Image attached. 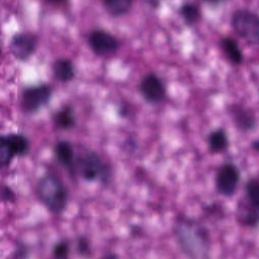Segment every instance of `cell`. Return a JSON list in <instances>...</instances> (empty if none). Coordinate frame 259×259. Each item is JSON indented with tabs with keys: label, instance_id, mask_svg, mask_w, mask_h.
<instances>
[{
	"label": "cell",
	"instance_id": "25",
	"mask_svg": "<svg viewBox=\"0 0 259 259\" xmlns=\"http://www.w3.org/2000/svg\"><path fill=\"white\" fill-rule=\"evenodd\" d=\"M99 259H118L117 258V256L115 255V254H113V253H107V254H104L101 258H99Z\"/></svg>",
	"mask_w": 259,
	"mask_h": 259
},
{
	"label": "cell",
	"instance_id": "15",
	"mask_svg": "<svg viewBox=\"0 0 259 259\" xmlns=\"http://www.w3.org/2000/svg\"><path fill=\"white\" fill-rule=\"evenodd\" d=\"M208 149L211 153H222L229 147V139L224 128H217L207 137Z\"/></svg>",
	"mask_w": 259,
	"mask_h": 259
},
{
	"label": "cell",
	"instance_id": "16",
	"mask_svg": "<svg viewBox=\"0 0 259 259\" xmlns=\"http://www.w3.org/2000/svg\"><path fill=\"white\" fill-rule=\"evenodd\" d=\"M54 122L56 126L62 130H68L74 126L75 117L73 110L70 106H65L54 114Z\"/></svg>",
	"mask_w": 259,
	"mask_h": 259
},
{
	"label": "cell",
	"instance_id": "26",
	"mask_svg": "<svg viewBox=\"0 0 259 259\" xmlns=\"http://www.w3.org/2000/svg\"><path fill=\"white\" fill-rule=\"evenodd\" d=\"M146 2H147L148 4H150V5H151L152 7H154V8L158 7V6H159V3H160L159 0H146Z\"/></svg>",
	"mask_w": 259,
	"mask_h": 259
},
{
	"label": "cell",
	"instance_id": "17",
	"mask_svg": "<svg viewBox=\"0 0 259 259\" xmlns=\"http://www.w3.org/2000/svg\"><path fill=\"white\" fill-rule=\"evenodd\" d=\"M222 49L229 60L234 64H240L243 60L242 52L235 39L231 37H225L222 39Z\"/></svg>",
	"mask_w": 259,
	"mask_h": 259
},
{
	"label": "cell",
	"instance_id": "24",
	"mask_svg": "<svg viewBox=\"0 0 259 259\" xmlns=\"http://www.w3.org/2000/svg\"><path fill=\"white\" fill-rule=\"evenodd\" d=\"M78 251L81 255H85L88 254L89 252V244L88 241L86 239H79L78 241Z\"/></svg>",
	"mask_w": 259,
	"mask_h": 259
},
{
	"label": "cell",
	"instance_id": "23",
	"mask_svg": "<svg viewBox=\"0 0 259 259\" xmlns=\"http://www.w3.org/2000/svg\"><path fill=\"white\" fill-rule=\"evenodd\" d=\"M28 250L24 245H19L15 248V251L13 253V257L14 259H26L29 255H28Z\"/></svg>",
	"mask_w": 259,
	"mask_h": 259
},
{
	"label": "cell",
	"instance_id": "2",
	"mask_svg": "<svg viewBox=\"0 0 259 259\" xmlns=\"http://www.w3.org/2000/svg\"><path fill=\"white\" fill-rule=\"evenodd\" d=\"M36 195L48 210L61 213L68 204V190L62 180L52 173L42 175L36 183Z\"/></svg>",
	"mask_w": 259,
	"mask_h": 259
},
{
	"label": "cell",
	"instance_id": "22",
	"mask_svg": "<svg viewBox=\"0 0 259 259\" xmlns=\"http://www.w3.org/2000/svg\"><path fill=\"white\" fill-rule=\"evenodd\" d=\"M1 199L5 202H12L15 199V192L8 185H3L1 188Z\"/></svg>",
	"mask_w": 259,
	"mask_h": 259
},
{
	"label": "cell",
	"instance_id": "3",
	"mask_svg": "<svg viewBox=\"0 0 259 259\" xmlns=\"http://www.w3.org/2000/svg\"><path fill=\"white\" fill-rule=\"evenodd\" d=\"M75 172H77L86 181H95L101 179L108 182L111 171L93 150H86L75 160Z\"/></svg>",
	"mask_w": 259,
	"mask_h": 259
},
{
	"label": "cell",
	"instance_id": "11",
	"mask_svg": "<svg viewBox=\"0 0 259 259\" xmlns=\"http://www.w3.org/2000/svg\"><path fill=\"white\" fill-rule=\"evenodd\" d=\"M54 152L57 160L70 172H75V158L72 145L68 141H60L56 144Z\"/></svg>",
	"mask_w": 259,
	"mask_h": 259
},
{
	"label": "cell",
	"instance_id": "28",
	"mask_svg": "<svg viewBox=\"0 0 259 259\" xmlns=\"http://www.w3.org/2000/svg\"><path fill=\"white\" fill-rule=\"evenodd\" d=\"M46 1H48L50 3H62L64 1H66V0H46Z\"/></svg>",
	"mask_w": 259,
	"mask_h": 259
},
{
	"label": "cell",
	"instance_id": "19",
	"mask_svg": "<svg viewBox=\"0 0 259 259\" xmlns=\"http://www.w3.org/2000/svg\"><path fill=\"white\" fill-rule=\"evenodd\" d=\"M181 17L183 18L184 22L188 25H192L196 23L200 18V11L197 5L193 3H184L179 10Z\"/></svg>",
	"mask_w": 259,
	"mask_h": 259
},
{
	"label": "cell",
	"instance_id": "18",
	"mask_svg": "<svg viewBox=\"0 0 259 259\" xmlns=\"http://www.w3.org/2000/svg\"><path fill=\"white\" fill-rule=\"evenodd\" d=\"M105 9L112 16H121L128 12L133 0H103Z\"/></svg>",
	"mask_w": 259,
	"mask_h": 259
},
{
	"label": "cell",
	"instance_id": "5",
	"mask_svg": "<svg viewBox=\"0 0 259 259\" xmlns=\"http://www.w3.org/2000/svg\"><path fill=\"white\" fill-rule=\"evenodd\" d=\"M234 30L246 41L259 44V15L249 10H238L232 16Z\"/></svg>",
	"mask_w": 259,
	"mask_h": 259
},
{
	"label": "cell",
	"instance_id": "21",
	"mask_svg": "<svg viewBox=\"0 0 259 259\" xmlns=\"http://www.w3.org/2000/svg\"><path fill=\"white\" fill-rule=\"evenodd\" d=\"M69 254V244L66 241L58 242L53 249V255L56 259H66Z\"/></svg>",
	"mask_w": 259,
	"mask_h": 259
},
{
	"label": "cell",
	"instance_id": "13",
	"mask_svg": "<svg viewBox=\"0 0 259 259\" xmlns=\"http://www.w3.org/2000/svg\"><path fill=\"white\" fill-rule=\"evenodd\" d=\"M52 71L54 77L63 83L70 82L75 77V69L68 59H58L53 63Z\"/></svg>",
	"mask_w": 259,
	"mask_h": 259
},
{
	"label": "cell",
	"instance_id": "4",
	"mask_svg": "<svg viewBox=\"0 0 259 259\" xmlns=\"http://www.w3.org/2000/svg\"><path fill=\"white\" fill-rule=\"evenodd\" d=\"M30 149L28 139L19 133L4 135L0 140V166L8 167L15 157L27 155Z\"/></svg>",
	"mask_w": 259,
	"mask_h": 259
},
{
	"label": "cell",
	"instance_id": "8",
	"mask_svg": "<svg viewBox=\"0 0 259 259\" xmlns=\"http://www.w3.org/2000/svg\"><path fill=\"white\" fill-rule=\"evenodd\" d=\"M88 44L91 50L100 57H110L118 49V42L115 36L102 29L93 30L88 37Z\"/></svg>",
	"mask_w": 259,
	"mask_h": 259
},
{
	"label": "cell",
	"instance_id": "9",
	"mask_svg": "<svg viewBox=\"0 0 259 259\" xmlns=\"http://www.w3.org/2000/svg\"><path fill=\"white\" fill-rule=\"evenodd\" d=\"M37 39L31 33H16L10 40V52L17 60H27L35 51Z\"/></svg>",
	"mask_w": 259,
	"mask_h": 259
},
{
	"label": "cell",
	"instance_id": "14",
	"mask_svg": "<svg viewBox=\"0 0 259 259\" xmlns=\"http://www.w3.org/2000/svg\"><path fill=\"white\" fill-rule=\"evenodd\" d=\"M232 115L236 125L242 131H249L256 123V117L250 109L239 106L232 109Z\"/></svg>",
	"mask_w": 259,
	"mask_h": 259
},
{
	"label": "cell",
	"instance_id": "12",
	"mask_svg": "<svg viewBox=\"0 0 259 259\" xmlns=\"http://www.w3.org/2000/svg\"><path fill=\"white\" fill-rule=\"evenodd\" d=\"M249 200V199H248ZM238 221L247 227H255L259 224V207L249 202L240 203L238 205Z\"/></svg>",
	"mask_w": 259,
	"mask_h": 259
},
{
	"label": "cell",
	"instance_id": "6",
	"mask_svg": "<svg viewBox=\"0 0 259 259\" xmlns=\"http://www.w3.org/2000/svg\"><path fill=\"white\" fill-rule=\"evenodd\" d=\"M52 97V88L47 84L27 87L21 96V105L26 112H35L47 105Z\"/></svg>",
	"mask_w": 259,
	"mask_h": 259
},
{
	"label": "cell",
	"instance_id": "1",
	"mask_svg": "<svg viewBox=\"0 0 259 259\" xmlns=\"http://www.w3.org/2000/svg\"><path fill=\"white\" fill-rule=\"evenodd\" d=\"M178 245L191 259H204L209 251L207 230L199 223L188 218L180 219L175 226Z\"/></svg>",
	"mask_w": 259,
	"mask_h": 259
},
{
	"label": "cell",
	"instance_id": "20",
	"mask_svg": "<svg viewBox=\"0 0 259 259\" xmlns=\"http://www.w3.org/2000/svg\"><path fill=\"white\" fill-rule=\"evenodd\" d=\"M246 193L248 199L259 207V180L258 179H251L246 185Z\"/></svg>",
	"mask_w": 259,
	"mask_h": 259
},
{
	"label": "cell",
	"instance_id": "7",
	"mask_svg": "<svg viewBox=\"0 0 259 259\" xmlns=\"http://www.w3.org/2000/svg\"><path fill=\"white\" fill-rule=\"evenodd\" d=\"M240 170L232 163L222 165L215 176V187L219 193L225 196H232L239 185Z\"/></svg>",
	"mask_w": 259,
	"mask_h": 259
},
{
	"label": "cell",
	"instance_id": "10",
	"mask_svg": "<svg viewBox=\"0 0 259 259\" xmlns=\"http://www.w3.org/2000/svg\"><path fill=\"white\" fill-rule=\"evenodd\" d=\"M140 92L149 102H160L165 97V86L156 74L146 75L140 83Z\"/></svg>",
	"mask_w": 259,
	"mask_h": 259
},
{
	"label": "cell",
	"instance_id": "29",
	"mask_svg": "<svg viewBox=\"0 0 259 259\" xmlns=\"http://www.w3.org/2000/svg\"><path fill=\"white\" fill-rule=\"evenodd\" d=\"M206 2H209V3H220V2H223V1H226V0H204Z\"/></svg>",
	"mask_w": 259,
	"mask_h": 259
},
{
	"label": "cell",
	"instance_id": "27",
	"mask_svg": "<svg viewBox=\"0 0 259 259\" xmlns=\"http://www.w3.org/2000/svg\"><path fill=\"white\" fill-rule=\"evenodd\" d=\"M253 149L255 151H258L259 152V141H254L253 142Z\"/></svg>",
	"mask_w": 259,
	"mask_h": 259
}]
</instances>
